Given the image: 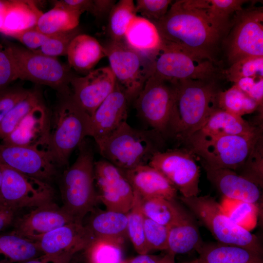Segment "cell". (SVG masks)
Instances as JSON below:
<instances>
[{
	"label": "cell",
	"instance_id": "obj_34",
	"mask_svg": "<svg viewBox=\"0 0 263 263\" xmlns=\"http://www.w3.org/2000/svg\"><path fill=\"white\" fill-rule=\"evenodd\" d=\"M144 216L161 225L169 227L175 221L181 203L176 200L162 197H141Z\"/></svg>",
	"mask_w": 263,
	"mask_h": 263
},
{
	"label": "cell",
	"instance_id": "obj_44",
	"mask_svg": "<svg viewBox=\"0 0 263 263\" xmlns=\"http://www.w3.org/2000/svg\"><path fill=\"white\" fill-rule=\"evenodd\" d=\"M169 227L158 224L147 217L144 220V233L149 252L152 250L168 249Z\"/></svg>",
	"mask_w": 263,
	"mask_h": 263
},
{
	"label": "cell",
	"instance_id": "obj_37",
	"mask_svg": "<svg viewBox=\"0 0 263 263\" xmlns=\"http://www.w3.org/2000/svg\"><path fill=\"white\" fill-rule=\"evenodd\" d=\"M220 204L226 215L236 225L249 231L256 226L258 208L255 204L225 197Z\"/></svg>",
	"mask_w": 263,
	"mask_h": 263
},
{
	"label": "cell",
	"instance_id": "obj_31",
	"mask_svg": "<svg viewBox=\"0 0 263 263\" xmlns=\"http://www.w3.org/2000/svg\"><path fill=\"white\" fill-rule=\"evenodd\" d=\"M83 13L67 7L58 0L54 7L42 14L35 27L46 34H54L72 30L78 26L80 17Z\"/></svg>",
	"mask_w": 263,
	"mask_h": 263
},
{
	"label": "cell",
	"instance_id": "obj_35",
	"mask_svg": "<svg viewBox=\"0 0 263 263\" xmlns=\"http://www.w3.org/2000/svg\"><path fill=\"white\" fill-rule=\"evenodd\" d=\"M43 103L39 91L30 90L27 95L10 111L0 122V140H2L8 136L26 116Z\"/></svg>",
	"mask_w": 263,
	"mask_h": 263
},
{
	"label": "cell",
	"instance_id": "obj_50",
	"mask_svg": "<svg viewBox=\"0 0 263 263\" xmlns=\"http://www.w3.org/2000/svg\"><path fill=\"white\" fill-rule=\"evenodd\" d=\"M17 212V210L0 203V233L13 225Z\"/></svg>",
	"mask_w": 263,
	"mask_h": 263
},
{
	"label": "cell",
	"instance_id": "obj_23",
	"mask_svg": "<svg viewBox=\"0 0 263 263\" xmlns=\"http://www.w3.org/2000/svg\"><path fill=\"white\" fill-rule=\"evenodd\" d=\"M209 182L224 197L256 204L261 198L260 187L228 169H204Z\"/></svg>",
	"mask_w": 263,
	"mask_h": 263
},
{
	"label": "cell",
	"instance_id": "obj_2",
	"mask_svg": "<svg viewBox=\"0 0 263 263\" xmlns=\"http://www.w3.org/2000/svg\"><path fill=\"white\" fill-rule=\"evenodd\" d=\"M218 80L186 79L170 83L174 91L177 113L175 139L183 143L218 108L217 96L221 91Z\"/></svg>",
	"mask_w": 263,
	"mask_h": 263
},
{
	"label": "cell",
	"instance_id": "obj_57",
	"mask_svg": "<svg viewBox=\"0 0 263 263\" xmlns=\"http://www.w3.org/2000/svg\"><path fill=\"white\" fill-rule=\"evenodd\" d=\"M179 263H190V261H185V262H183Z\"/></svg>",
	"mask_w": 263,
	"mask_h": 263
},
{
	"label": "cell",
	"instance_id": "obj_52",
	"mask_svg": "<svg viewBox=\"0 0 263 263\" xmlns=\"http://www.w3.org/2000/svg\"><path fill=\"white\" fill-rule=\"evenodd\" d=\"M8 1L7 0H0V33L2 28L4 19L8 4Z\"/></svg>",
	"mask_w": 263,
	"mask_h": 263
},
{
	"label": "cell",
	"instance_id": "obj_10",
	"mask_svg": "<svg viewBox=\"0 0 263 263\" xmlns=\"http://www.w3.org/2000/svg\"><path fill=\"white\" fill-rule=\"evenodd\" d=\"M150 60L151 75L169 83L186 79H219L223 77V70L218 64L194 57L162 40L160 49Z\"/></svg>",
	"mask_w": 263,
	"mask_h": 263
},
{
	"label": "cell",
	"instance_id": "obj_53",
	"mask_svg": "<svg viewBox=\"0 0 263 263\" xmlns=\"http://www.w3.org/2000/svg\"><path fill=\"white\" fill-rule=\"evenodd\" d=\"M20 263H58L56 261L45 256L33 259Z\"/></svg>",
	"mask_w": 263,
	"mask_h": 263
},
{
	"label": "cell",
	"instance_id": "obj_27",
	"mask_svg": "<svg viewBox=\"0 0 263 263\" xmlns=\"http://www.w3.org/2000/svg\"><path fill=\"white\" fill-rule=\"evenodd\" d=\"M123 41L132 50L150 59L160 49L162 39L151 21L136 16L132 20Z\"/></svg>",
	"mask_w": 263,
	"mask_h": 263
},
{
	"label": "cell",
	"instance_id": "obj_18",
	"mask_svg": "<svg viewBox=\"0 0 263 263\" xmlns=\"http://www.w3.org/2000/svg\"><path fill=\"white\" fill-rule=\"evenodd\" d=\"M115 84L110 67H104L93 70L84 76H75L70 87L75 100L91 117Z\"/></svg>",
	"mask_w": 263,
	"mask_h": 263
},
{
	"label": "cell",
	"instance_id": "obj_51",
	"mask_svg": "<svg viewBox=\"0 0 263 263\" xmlns=\"http://www.w3.org/2000/svg\"><path fill=\"white\" fill-rule=\"evenodd\" d=\"M162 256L148 254L139 255L129 260L126 263H157Z\"/></svg>",
	"mask_w": 263,
	"mask_h": 263
},
{
	"label": "cell",
	"instance_id": "obj_22",
	"mask_svg": "<svg viewBox=\"0 0 263 263\" xmlns=\"http://www.w3.org/2000/svg\"><path fill=\"white\" fill-rule=\"evenodd\" d=\"M121 170L133 190L141 197H158L176 200V188L163 174L150 165Z\"/></svg>",
	"mask_w": 263,
	"mask_h": 263
},
{
	"label": "cell",
	"instance_id": "obj_56",
	"mask_svg": "<svg viewBox=\"0 0 263 263\" xmlns=\"http://www.w3.org/2000/svg\"><path fill=\"white\" fill-rule=\"evenodd\" d=\"M0 263H9L4 259H0Z\"/></svg>",
	"mask_w": 263,
	"mask_h": 263
},
{
	"label": "cell",
	"instance_id": "obj_48",
	"mask_svg": "<svg viewBox=\"0 0 263 263\" xmlns=\"http://www.w3.org/2000/svg\"><path fill=\"white\" fill-rule=\"evenodd\" d=\"M234 84L263 108V77L241 78L236 81Z\"/></svg>",
	"mask_w": 263,
	"mask_h": 263
},
{
	"label": "cell",
	"instance_id": "obj_15",
	"mask_svg": "<svg viewBox=\"0 0 263 263\" xmlns=\"http://www.w3.org/2000/svg\"><path fill=\"white\" fill-rule=\"evenodd\" d=\"M94 171L99 201L106 210L127 213L132 207L134 191L121 170L102 159L94 162Z\"/></svg>",
	"mask_w": 263,
	"mask_h": 263
},
{
	"label": "cell",
	"instance_id": "obj_25",
	"mask_svg": "<svg viewBox=\"0 0 263 263\" xmlns=\"http://www.w3.org/2000/svg\"><path fill=\"white\" fill-rule=\"evenodd\" d=\"M262 130L263 127L250 123L243 117L216 108L210 113L202 127L188 138L251 135Z\"/></svg>",
	"mask_w": 263,
	"mask_h": 263
},
{
	"label": "cell",
	"instance_id": "obj_6",
	"mask_svg": "<svg viewBox=\"0 0 263 263\" xmlns=\"http://www.w3.org/2000/svg\"><path fill=\"white\" fill-rule=\"evenodd\" d=\"M180 200L217 242L242 247L262 256L263 248L258 238L234 223L215 198L209 195L188 198L181 196Z\"/></svg>",
	"mask_w": 263,
	"mask_h": 263
},
{
	"label": "cell",
	"instance_id": "obj_19",
	"mask_svg": "<svg viewBox=\"0 0 263 263\" xmlns=\"http://www.w3.org/2000/svg\"><path fill=\"white\" fill-rule=\"evenodd\" d=\"M75 222L61 206L53 202L39 206L21 217L16 218L13 231L35 240L67 224Z\"/></svg>",
	"mask_w": 263,
	"mask_h": 263
},
{
	"label": "cell",
	"instance_id": "obj_32",
	"mask_svg": "<svg viewBox=\"0 0 263 263\" xmlns=\"http://www.w3.org/2000/svg\"><path fill=\"white\" fill-rule=\"evenodd\" d=\"M43 254L34 240L19 235L13 231L0 234V256L9 263L25 262Z\"/></svg>",
	"mask_w": 263,
	"mask_h": 263
},
{
	"label": "cell",
	"instance_id": "obj_7",
	"mask_svg": "<svg viewBox=\"0 0 263 263\" xmlns=\"http://www.w3.org/2000/svg\"><path fill=\"white\" fill-rule=\"evenodd\" d=\"M263 130L251 135L189 138L183 144L199 158L204 169L236 171L244 163Z\"/></svg>",
	"mask_w": 263,
	"mask_h": 263
},
{
	"label": "cell",
	"instance_id": "obj_42",
	"mask_svg": "<svg viewBox=\"0 0 263 263\" xmlns=\"http://www.w3.org/2000/svg\"><path fill=\"white\" fill-rule=\"evenodd\" d=\"M244 0H202L203 6L215 20L225 25L232 23L231 16L241 10Z\"/></svg>",
	"mask_w": 263,
	"mask_h": 263
},
{
	"label": "cell",
	"instance_id": "obj_26",
	"mask_svg": "<svg viewBox=\"0 0 263 263\" xmlns=\"http://www.w3.org/2000/svg\"><path fill=\"white\" fill-rule=\"evenodd\" d=\"M198 257L190 263H263L262 256L246 248L217 243L202 244Z\"/></svg>",
	"mask_w": 263,
	"mask_h": 263
},
{
	"label": "cell",
	"instance_id": "obj_4",
	"mask_svg": "<svg viewBox=\"0 0 263 263\" xmlns=\"http://www.w3.org/2000/svg\"><path fill=\"white\" fill-rule=\"evenodd\" d=\"M165 141L153 130L135 129L127 122L96 145L104 159L126 170L148 165L154 154L164 150Z\"/></svg>",
	"mask_w": 263,
	"mask_h": 263
},
{
	"label": "cell",
	"instance_id": "obj_9",
	"mask_svg": "<svg viewBox=\"0 0 263 263\" xmlns=\"http://www.w3.org/2000/svg\"><path fill=\"white\" fill-rule=\"evenodd\" d=\"M12 55L18 79L50 87L58 94L72 93L70 82L75 75L69 66L56 57L35 53L16 43L3 41Z\"/></svg>",
	"mask_w": 263,
	"mask_h": 263
},
{
	"label": "cell",
	"instance_id": "obj_16",
	"mask_svg": "<svg viewBox=\"0 0 263 263\" xmlns=\"http://www.w3.org/2000/svg\"><path fill=\"white\" fill-rule=\"evenodd\" d=\"M94 239L83 224L74 222L56 228L34 241L44 256L58 263H68L76 253L86 250Z\"/></svg>",
	"mask_w": 263,
	"mask_h": 263
},
{
	"label": "cell",
	"instance_id": "obj_13",
	"mask_svg": "<svg viewBox=\"0 0 263 263\" xmlns=\"http://www.w3.org/2000/svg\"><path fill=\"white\" fill-rule=\"evenodd\" d=\"M193 152L186 148L156 152L148 165L155 168L171 183L184 197L199 196L200 167Z\"/></svg>",
	"mask_w": 263,
	"mask_h": 263
},
{
	"label": "cell",
	"instance_id": "obj_46",
	"mask_svg": "<svg viewBox=\"0 0 263 263\" xmlns=\"http://www.w3.org/2000/svg\"><path fill=\"white\" fill-rule=\"evenodd\" d=\"M18 79L13 59L4 41L0 42V91Z\"/></svg>",
	"mask_w": 263,
	"mask_h": 263
},
{
	"label": "cell",
	"instance_id": "obj_29",
	"mask_svg": "<svg viewBox=\"0 0 263 263\" xmlns=\"http://www.w3.org/2000/svg\"><path fill=\"white\" fill-rule=\"evenodd\" d=\"M66 56L71 68L77 72L88 73L103 57L106 56L103 46L97 39L82 33L71 41Z\"/></svg>",
	"mask_w": 263,
	"mask_h": 263
},
{
	"label": "cell",
	"instance_id": "obj_21",
	"mask_svg": "<svg viewBox=\"0 0 263 263\" xmlns=\"http://www.w3.org/2000/svg\"><path fill=\"white\" fill-rule=\"evenodd\" d=\"M50 116L44 103L35 108L2 144L48 150Z\"/></svg>",
	"mask_w": 263,
	"mask_h": 263
},
{
	"label": "cell",
	"instance_id": "obj_30",
	"mask_svg": "<svg viewBox=\"0 0 263 263\" xmlns=\"http://www.w3.org/2000/svg\"><path fill=\"white\" fill-rule=\"evenodd\" d=\"M42 14L34 0H9L0 33L12 38L35 28Z\"/></svg>",
	"mask_w": 263,
	"mask_h": 263
},
{
	"label": "cell",
	"instance_id": "obj_54",
	"mask_svg": "<svg viewBox=\"0 0 263 263\" xmlns=\"http://www.w3.org/2000/svg\"><path fill=\"white\" fill-rule=\"evenodd\" d=\"M175 254L167 252L166 254L161 257L157 263H175Z\"/></svg>",
	"mask_w": 263,
	"mask_h": 263
},
{
	"label": "cell",
	"instance_id": "obj_49",
	"mask_svg": "<svg viewBox=\"0 0 263 263\" xmlns=\"http://www.w3.org/2000/svg\"><path fill=\"white\" fill-rule=\"evenodd\" d=\"M114 0H93L90 13L97 19L104 17L109 13L116 3Z\"/></svg>",
	"mask_w": 263,
	"mask_h": 263
},
{
	"label": "cell",
	"instance_id": "obj_14",
	"mask_svg": "<svg viewBox=\"0 0 263 263\" xmlns=\"http://www.w3.org/2000/svg\"><path fill=\"white\" fill-rule=\"evenodd\" d=\"M0 164L2 181L0 197L2 204L18 210L53 202L54 192L47 182Z\"/></svg>",
	"mask_w": 263,
	"mask_h": 263
},
{
	"label": "cell",
	"instance_id": "obj_24",
	"mask_svg": "<svg viewBox=\"0 0 263 263\" xmlns=\"http://www.w3.org/2000/svg\"><path fill=\"white\" fill-rule=\"evenodd\" d=\"M192 213L181 204L177 217L169 227L168 249L175 255L195 250L203 242Z\"/></svg>",
	"mask_w": 263,
	"mask_h": 263
},
{
	"label": "cell",
	"instance_id": "obj_45",
	"mask_svg": "<svg viewBox=\"0 0 263 263\" xmlns=\"http://www.w3.org/2000/svg\"><path fill=\"white\" fill-rule=\"evenodd\" d=\"M170 0H137L135 4L136 14L152 22L163 18L168 11Z\"/></svg>",
	"mask_w": 263,
	"mask_h": 263
},
{
	"label": "cell",
	"instance_id": "obj_39",
	"mask_svg": "<svg viewBox=\"0 0 263 263\" xmlns=\"http://www.w3.org/2000/svg\"><path fill=\"white\" fill-rule=\"evenodd\" d=\"M122 244L114 240L94 239L85 250L88 263H125Z\"/></svg>",
	"mask_w": 263,
	"mask_h": 263
},
{
	"label": "cell",
	"instance_id": "obj_36",
	"mask_svg": "<svg viewBox=\"0 0 263 263\" xmlns=\"http://www.w3.org/2000/svg\"><path fill=\"white\" fill-rule=\"evenodd\" d=\"M132 0H120L112 8L109 16L108 32L112 40L123 41L128 27L137 15Z\"/></svg>",
	"mask_w": 263,
	"mask_h": 263
},
{
	"label": "cell",
	"instance_id": "obj_28",
	"mask_svg": "<svg viewBox=\"0 0 263 263\" xmlns=\"http://www.w3.org/2000/svg\"><path fill=\"white\" fill-rule=\"evenodd\" d=\"M85 226L94 239H108L123 243L127 234V213L95 208Z\"/></svg>",
	"mask_w": 263,
	"mask_h": 263
},
{
	"label": "cell",
	"instance_id": "obj_41",
	"mask_svg": "<svg viewBox=\"0 0 263 263\" xmlns=\"http://www.w3.org/2000/svg\"><path fill=\"white\" fill-rule=\"evenodd\" d=\"M223 77L233 83L241 78L263 77V57H249L242 59L223 70Z\"/></svg>",
	"mask_w": 263,
	"mask_h": 263
},
{
	"label": "cell",
	"instance_id": "obj_20",
	"mask_svg": "<svg viewBox=\"0 0 263 263\" xmlns=\"http://www.w3.org/2000/svg\"><path fill=\"white\" fill-rule=\"evenodd\" d=\"M127 97L118 84L91 117L90 136L96 144L103 141L127 122Z\"/></svg>",
	"mask_w": 263,
	"mask_h": 263
},
{
	"label": "cell",
	"instance_id": "obj_47",
	"mask_svg": "<svg viewBox=\"0 0 263 263\" xmlns=\"http://www.w3.org/2000/svg\"><path fill=\"white\" fill-rule=\"evenodd\" d=\"M20 86H8L0 91V123L10 111L30 92Z\"/></svg>",
	"mask_w": 263,
	"mask_h": 263
},
{
	"label": "cell",
	"instance_id": "obj_33",
	"mask_svg": "<svg viewBox=\"0 0 263 263\" xmlns=\"http://www.w3.org/2000/svg\"><path fill=\"white\" fill-rule=\"evenodd\" d=\"M217 107L231 114L243 117L256 111L263 114V108L242 91L236 85L221 91L217 96Z\"/></svg>",
	"mask_w": 263,
	"mask_h": 263
},
{
	"label": "cell",
	"instance_id": "obj_8",
	"mask_svg": "<svg viewBox=\"0 0 263 263\" xmlns=\"http://www.w3.org/2000/svg\"><path fill=\"white\" fill-rule=\"evenodd\" d=\"M138 116L166 141L175 138L177 113L171 84L151 75L135 100Z\"/></svg>",
	"mask_w": 263,
	"mask_h": 263
},
{
	"label": "cell",
	"instance_id": "obj_1",
	"mask_svg": "<svg viewBox=\"0 0 263 263\" xmlns=\"http://www.w3.org/2000/svg\"><path fill=\"white\" fill-rule=\"evenodd\" d=\"M153 23L162 41L217 64L223 41L232 26L213 19L202 0H176L163 18Z\"/></svg>",
	"mask_w": 263,
	"mask_h": 263
},
{
	"label": "cell",
	"instance_id": "obj_58",
	"mask_svg": "<svg viewBox=\"0 0 263 263\" xmlns=\"http://www.w3.org/2000/svg\"><path fill=\"white\" fill-rule=\"evenodd\" d=\"M126 261H127V260H126ZM126 262H125V263H126Z\"/></svg>",
	"mask_w": 263,
	"mask_h": 263
},
{
	"label": "cell",
	"instance_id": "obj_38",
	"mask_svg": "<svg viewBox=\"0 0 263 263\" xmlns=\"http://www.w3.org/2000/svg\"><path fill=\"white\" fill-rule=\"evenodd\" d=\"M132 207L127 213V234L135 250L139 254L149 253L144 233L145 216L141 207L140 195L134 191Z\"/></svg>",
	"mask_w": 263,
	"mask_h": 263
},
{
	"label": "cell",
	"instance_id": "obj_11",
	"mask_svg": "<svg viewBox=\"0 0 263 263\" xmlns=\"http://www.w3.org/2000/svg\"><path fill=\"white\" fill-rule=\"evenodd\" d=\"M222 50L229 65L246 57H263L262 7L252 5L234 14Z\"/></svg>",
	"mask_w": 263,
	"mask_h": 263
},
{
	"label": "cell",
	"instance_id": "obj_55",
	"mask_svg": "<svg viewBox=\"0 0 263 263\" xmlns=\"http://www.w3.org/2000/svg\"><path fill=\"white\" fill-rule=\"evenodd\" d=\"M2 169L1 165L0 163V188L2 184ZM0 203L2 204L0 202Z\"/></svg>",
	"mask_w": 263,
	"mask_h": 263
},
{
	"label": "cell",
	"instance_id": "obj_12",
	"mask_svg": "<svg viewBox=\"0 0 263 263\" xmlns=\"http://www.w3.org/2000/svg\"><path fill=\"white\" fill-rule=\"evenodd\" d=\"M103 46L116 82L129 103L135 101L151 75L150 60L131 49L124 41L111 40Z\"/></svg>",
	"mask_w": 263,
	"mask_h": 263
},
{
	"label": "cell",
	"instance_id": "obj_43",
	"mask_svg": "<svg viewBox=\"0 0 263 263\" xmlns=\"http://www.w3.org/2000/svg\"><path fill=\"white\" fill-rule=\"evenodd\" d=\"M80 34L81 29L78 26L72 30L49 34L43 45L34 52L53 57L66 56L70 42L75 37Z\"/></svg>",
	"mask_w": 263,
	"mask_h": 263
},
{
	"label": "cell",
	"instance_id": "obj_17",
	"mask_svg": "<svg viewBox=\"0 0 263 263\" xmlns=\"http://www.w3.org/2000/svg\"><path fill=\"white\" fill-rule=\"evenodd\" d=\"M0 163L45 182L54 176L57 166L47 150L7 145L1 143Z\"/></svg>",
	"mask_w": 263,
	"mask_h": 263
},
{
	"label": "cell",
	"instance_id": "obj_40",
	"mask_svg": "<svg viewBox=\"0 0 263 263\" xmlns=\"http://www.w3.org/2000/svg\"><path fill=\"white\" fill-rule=\"evenodd\" d=\"M238 174L263 187V136L260 135L255 142L244 164L236 171Z\"/></svg>",
	"mask_w": 263,
	"mask_h": 263
},
{
	"label": "cell",
	"instance_id": "obj_5",
	"mask_svg": "<svg viewBox=\"0 0 263 263\" xmlns=\"http://www.w3.org/2000/svg\"><path fill=\"white\" fill-rule=\"evenodd\" d=\"M74 163L62 174L60 190L62 207L75 222L83 224L85 217L99 201L95 189L94 153L84 140L78 147Z\"/></svg>",
	"mask_w": 263,
	"mask_h": 263
},
{
	"label": "cell",
	"instance_id": "obj_3",
	"mask_svg": "<svg viewBox=\"0 0 263 263\" xmlns=\"http://www.w3.org/2000/svg\"><path fill=\"white\" fill-rule=\"evenodd\" d=\"M58 95L59 100L50 117L48 150L57 166L67 167L72 152L90 136L91 117L72 92Z\"/></svg>",
	"mask_w": 263,
	"mask_h": 263
}]
</instances>
